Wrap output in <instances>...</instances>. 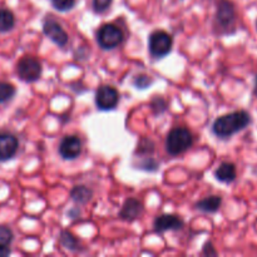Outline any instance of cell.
Listing matches in <instances>:
<instances>
[{
	"label": "cell",
	"instance_id": "obj_21",
	"mask_svg": "<svg viewBox=\"0 0 257 257\" xmlns=\"http://www.w3.org/2000/svg\"><path fill=\"white\" fill-rule=\"evenodd\" d=\"M112 4V0H93V9L95 13H104Z\"/></svg>",
	"mask_w": 257,
	"mask_h": 257
},
{
	"label": "cell",
	"instance_id": "obj_25",
	"mask_svg": "<svg viewBox=\"0 0 257 257\" xmlns=\"http://www.w3.org/2000/svg\"><path fill=\"white\" fill-rule=\"evenodd\" d=\"M253 93H255V95L257 97V75L255 77V88H253Z\"/></svg>",
	"mask_w": 257,
	"mask_h": 257
},
{
	"label": "cell",
	"instance_id": "obj_17",
	"mask_svg": "<svg viewBox=\"0 0 257 257\" xmlns=\"http://www.w3.org/2000/svg\"><path fill=\"white\" fill-rule=\"evenodd\" d=\"M15 87L10 83L0 82V103H7L15 95Z\"/></svg>",
	"mask_w": 257,
	"mask_h": 257
},
{
	"label": "cell",
	"instance_id": "obj_9",
	"mask_svg": "<svg viewBox=\"0 0 257 257\" xmlns=\"http://www.w3.org/2000/svg\"><path fill=\"white\" fill-rule=\"evenodd\" d=\"M236 20L235 7L228 0H222L218 4L217 12H216V22L221 28H225L226 32H228L230 28L233 27Z\"/></svg>",
	"mask_w": 257,
	"mask_h": 257
},
{
	"label": "cell",
	"instance_id": "obj_22",
	"mask_svg": "<svg viewBox=\"0 0 257 257\" xmlns=\"http://www.w3.org/2000/svg\"><path fill=\"white\" fill-rule=\"evenodd\" d=\"M151 78L148 77V75H138V77H136L135 79V85L137 88H147L148 85L151 84Z\"/></svg>",
	"mask_w": 257,
	"mask_h": 257
},
{
	"label": "cell",
	"instance_id": "obj_26",
	"mask_svg": "<svg viewBox=\"0 0 257 257\" xmlns=\"http://www.w3.org/2000/svg\"><path fill=\"white\" fill-rule=\"evenodd\" d=\"M256 24H257V23H256Z\"/></svg>",
	"mask_w": 257,
	"mask_h": 257
},
{
	"label": "cell",
	"instance_id": "obj_3",
	"mask_svg": "<svg viewBox=\"0 0 257 257\" xmlns=\"http://www.w3.org/2000/svg\"><path fill=\"white\" fill-rule=\"evenodd\" d=\"M97 42L104 50H112L123 42V32L114 24H104L97 32Z\"/></svg>",
	"mask_w": 257,
	"mask_h": 257
},
{
	"label": "cell",
	"instance_id": "obj_13",
	"mask_svg": "<svg viewBox=\"0 0 257 257\" xmlns=\"http://www.w3.org/2000/svg\"><path fill=\"white\" fill-rule=\"evenodd\" d=\"M215 176L220 182H223V183L233 182V181L236 180V176H237L236 166L231 162L221 163V165L217 167V170H216Z\"/></svg>",
	"mask_w": 257,
	"mask_h": 257
},
{
	"label": "cell",
	"instance_id": "obj_14",
	"mask_svg": "<svg viewBox=\"0 0 257 257\" xmlns=\"http://www.w3.org/2000/svg\"><path fill=\"white\" fill-rule=\"evenodd\" d=\"M221 202H222V198L220 196H210V197H206L203 200L198 201L196 203V208L200 211H203V212L213 213L216 211H218Z\"/></svg>",
	"mask_w": 257,
	"mask_h": 257
},
{
	"label": "cell",
	"instance_id": "obj_4",
	"mask_svg": "<svg viewBox=\"0 0 257 257\" xmlns=\"http://www.w3.org/2000/svg\"><path fill=\"white\" fill-rule=\"evenodd\" d=\"M173 38L165 30H156L150 35L148 49L152 57L163 58L172 50Z\"/></svg>",
	"mask_w": 257,
	"mask_h": 257
},
{
	"label": "cell",
	"instance_id": "obj_18",
	"mask_svg": "<svg viewBox=\"0 0 257 257\" xmlns=\"http://www.w3.org/2000/svg\"><path fill=\"white\" fill-rule=\"evenodd\" d=\"M59 240L60 243H62L64 247L69 248V250H77L78 246H79V242L77 241V238H75L72 233L68 232V231H63V232L60 233Z\"/></svg>",
	"mask_w": 257,
	"mask_h": 257
},
{
	"label": "cell",
	"instance_id": "obj_24",
	"mask_svg": "<svg viewBox=\"0 0 257 257\" xmlns=\"http://www.w3.org/2000/svg\"><path fill=\"white\" fill-rule=\"evenodd\" d=\"M212 245H210V248H208V243H206V246H205V250H203V253H208V252H211L212 253V255H216V251L215 250H212Z\"/></svg>",
	"mask_w": 257,
	"mask_h": 257
},
{
	"label": "cell",
	"instance_id": "obj_11",
	"mask_svg": "<svg viewBox=\"0 0 257 257\" xmlns=\"http://www.w3.org/2000/svg\"><path fill=\"white\" fill-rule=\"evenodd\" d=\"M153 226H155L156 232L163 233L167 232V231L181 230L183 227V221L178 216L165 213V215H161L156 218Z\"/></svg>",
	"mask_w": 257,
	"mask_h": 257
},
{
	"label": "cell",
	"instance_id": "obj_12",
	"mask_svg": "<svg viewBox=\"0 0 257 257\" xmlns=\"http://www.w3.org/2000/svg\"><path fill=\"white\" fill-rule=\"evenodd\" d=\"M143 211V205L137 198H128L123 205L119 212V217L124 221H135L141 216Z\"/></svg>",
	"mask_w": 257,
	"mask_h": 257
},
{
	"label": "cell",
	"instance_id": "obj_8",
	"mask_svg": "<svg viewBox=\"0 0 257 257\" xmlns=\"http://www.w3.org/2000/svg\"><path fill=\"white\" fill-rule=\"evenodd\" d=\"M59 155L63 160H75L82 153V141L78 136H65L59 143Z\"/></svg>",
	"mask_w": 257,
	"mask_h": 257
},
{
	"label": "cell",
	"instance_id": "obj_7",
	"mask_svg": "<svg viewBox=\"0 0 257 257\" xmlns=\"http://www.w3.org/2000/svg\"><path fill=\"white\" fill-rule=\"evenodd\" d=\"M43 32L58 47H64L68 43L67 32L63 29L62 25L54 18L49 17L44 20V23H43Z\"/></svg>",
	"mask_w": 257,
	"mask_h": 257
},
{
	"label": "cell",
	"instance_id": "obj_16",
	"mask_svg": "<svg viewBox=\"0 0 257 257\" xmlns=\"http://www.w3.org/2000/svg\"><path fill=\"white\" fill-rule=\"evenodd\" d=\"M73 201L78 203H87L92 197V191L87 188L85 186H75L70 192Z\"/></svg>",
	"mask_w": 257,
	"mask_h": 257
},
{
	"label": "cell",
	"instance_id": "obj_6",
	"mask_svg": "<svg viewBox=\"0 0 257 257\" xmlns=\"http://www.w3.org/2000/svg\"><path fill=\"white\" fill-rule=\"evenodd\" d=\"M119 102V93L112 85H103L95 93V104L100 110L114 109Z\"/></svg>",
	"mask_w": 257,
	"mask_h": 257
},
{
	"label": "cell",
	"instance_id": "obj_10",
	"mask_svg": "<svg viewBox=\"0 0 257 257\" xmlns=\"http://www.w3.org/2000/svg\"><path fill=\"white\" fill-rule=\"evenodd\" d=\"M19 141L12 133H0V162L12 160L18 152Z\"/></svg>",
	"mask_w": 257,
	"mask_h": 257
},
{
	"label": "cell",
	"instance_id": "obj_5",
	"mask_svg": "<svg viewBox=\"0 0 257 257\" xmlns=\"http://www.w3.org/2000/svg\"><path fill=\"white\" fill-rule=\"evenodd\" d=\"M43 72L42 64L39 60L30 55H25L18 62L17 73L18 77L25 83L37 82Z\"/></svg>",
	"mask_w": 257,
	"mask_h": 257
},
{
	"label": "cell",
	"instance_id": "obj_2",
	"mask_svg": "<svg viewBox=\"0 0 257 257\" xmlns=\"http://www.w3.org/2000/svg\"><path fill=\"white\" fill-rule=\"evenodd\" d=\"M193 145V136L185 127H176L170 131L166 138V150L171 156L182 155Z\"/></svg>",
	"mask_w": 257,
	"mask_h": 257
},
{
	"label": "cell",
	"instance_id": "obj_15",
	"mask_svg": "<svg viewBox=\"0 0 257 257\" xmlns=\"http://www.w3.org/2000/svg\"><path fill=\"white\" fill-rule=\"evenodd\" d=\"M15 27V17L9 9H0V33H8Z\"/></svg>",
	"mask_w": 257,
	"mask_h": 257
},
{
	"label": "cell",
	"instance_id": "obj_23",
	"mask_svg": "<svg viewBox=\"0 0 257 257\" xmlns=\"http://www.w3.org/2000/svg\"><path fill=\"white\" fill-rule=\"evenodd\" d=\"M10 253H12V251H10L9 246H0V257L9 256Z\"/></svg>",
	"mask_w": 257,
	"mask_h": 257
},
{
	"label": "cell",
	"instance_id": "obj_19",
	"mask_svg": "<svg viewBox=\"0 0 257 257\" xmlns=\"http://www.w3.org/2000/svg\"><path fill=\"white\" fill-rule=\"evenodd\" d=\"M13 231L7 226H0V246H10L13 242Z\"/></svg>",
	"mask_w": 257,
	"mask_h": 257
},
{
	"label": "cell",
	"instance_id": "obj_1",
	"mask_svg": "<svg viewBox=\"0 0 257 257\" xmlns=\"http://www.w3.org/2000/svg\"><path fill=\"white\" fill-rule=\"evenodd\" d=\"M251 123V115L246 110H236L217 118L213 122L212 131L217 137L228 138L245 130Z\"/></svg>",
	"mask_w": 257,
	"mask_h": 257
},
{
	"label": "cell",
	"instance_id": "obj_20",
	"mask_svg": "<svg viewBox=\"0 0 257 257\" xmlns=\"http://www.w3.org/2000/svg\"><path fill=\"white\" fill-rule=\"evenodd\" d=\"M52 5L58 12H68L74 8L75 0H52Z\"/></svg>",
	"mask_w": 257,
	"mask_h": 257
}]
</instances>
